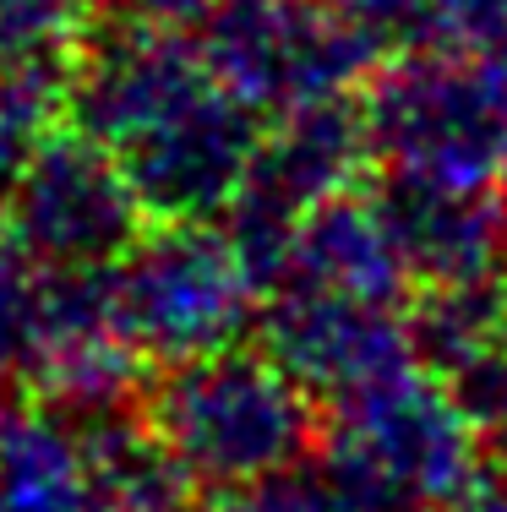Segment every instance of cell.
<instances>
[{"label": "cell", "mask_w": 507, "mask_h": 512, "mask_svg": "<svg viewBox=\"0 0 507 512\" xmlns=\"http://www.w3.org/2000/svg\"><path fill=\"white\" fill-rule=\"evenodd\" d=\"M71 126L120 158L148 224H219L262 142V115L224 88L197 39L137 22L82 44Z\"/></svg>", "instance_id": "obj_1"}, {"label": "cell", "mask_w": 507, "mask_h": 512, "mask_svg": "<svg viewBox=\"0 0 507 512\" xmlns=\"http://www.w3.org/2000/svg\"><path fill=\"white\" fill-rule=\"evenodd\" d=\"M497 202H502V224H507V175H502V186H497Z\"/></svg>", "instance_id": "obj_24"}, {"label": "cell", "mask_w": 507, "mask_h": 512, "mask_svg": "<svg viewBox=\"0 0 507 512\" xmlns=\"http://www.w3.org/2000/svg\"><path fill=\"white\" fill-rule=\"evenodd\" d=\"M409 284L415 278L382 224L377 197H360V191L333 197L300 218L279 278V289H317V295L382 300V306H398Z\"/></svg>", "instance_id": "obj_11"}, {"label": "cell", "mask_w": 507, "mask_h": 512, "mask_svg": "<svg viewBox=\"0 0 507 512\" xmlns=\"http://www.w3.org/2000/svg\"><path fill=\"white\" fill-rule=\"evenodd\" d=\"M99 0H0V77L77 66Z\"/></svg>", "instance_id": "obj_17"}, {"label": "cell", "mask_w": 507, "mask_h": 512, "mask_svg": "<svg viewBox=\"0 0 507 512\" xmlns=\"http://www.w3.org/2000/svg\"><path fill=\"white\" fill-rule=\"evenodd\" d=\"M71 120V66L0 77V202L11 197L44 142Z\"/></svg>", "instance_id": "obj_15"}, {"label": "cell", "mask_w": 507, "mask_h": 512, "mask_svg": "<svg viewBox=\"0 0 507 512\" xmlns=\"http://www.w3.org/2000/svg\"><path fill=\"white\" fill-rule=\"evenodd\" d=\"M142 360L148 355L131 344L126 316H120L115 267H71V273L44 267L39 327L22 365L39 382L44 404L77 420L126 414L142 387Z\"/></svg>", "instance_id": "obj_8"}, {"label": "cell", "mask_w": 507, "mask_h": 512, "mask_svg": "<svg viewBox=\"0 0 507 512\" xmlns=\"http://www.w3.org/2000/svg\"><path fill=\"white\" fill-rule=\"evenodd\" d=\"M442 512H507V463H486L480 480Z\"/></svg>", "instance_id": "obj_22"}, {"label": "cell", "mask_w": 507, "mask_h": 512, "mask_svg": "<svg viewBox=\"0 0 507 512\" xmlns=\"http://www.w3.org/2000/svg\"><path fill=\"white\" fill-rule=\"evenodd\" d=\"M0 213L17 229L22 246L33 251V262L50 267V273L115 267L148 224L142 197L120 169V158L99 137L77 131L71 120L44 142V153L11 186Z\"/></svg>", "instance_id": "obj_7"}, {"label": "cell", "mask_w": 507, "mask_h": 512, "mask_svg": "<svg viewBox=\"0 0 507 512\" xmlns=\"http://www.w3.org/2000/svg\"><path fill=\"white\" fill-rule=\"evenodd\" d=\"M366 131L398 180L497 191L507 175V93L486 60L415 44L366 82Z\"/></svg>", "instance_id": "obj_3"}, {"label": "cell", "mask_w": 507, "mask_h": 512, "mask_svg": "<svg viewBox=\"0 0 507 512\" xmlns=\"http://www.w3.org/2000/svg\"><path fill=\"white\" fill-rule=\"evenodd\" d=\"M131 344L159 365L219 355L257 322V278L224 224H153L115 262Z\"/></svg>", "instance_id": "obj_5"}, {"label": "cell", "mask_w": 507, "mask_h": 512, "mask_svg": "<svg viewBox=\"0 0 507 512\" xmlns=\"http://www.w3.org/2000/svg\"><path fill=\"white\" fill-rule=\"evenodd\" d=\"M0 512H104L77 414L55 404L0 414Z\"/></svg>", "instance_id": "obj_12"}, {"label": "cell", "mask_w": 507, "mask_h": 512, "mask_svg": "<svg viewBox=\"0 0 507 512\" xmlns=\"http://www.w3.org/2000/svg\"><path fill=\"white\" fill-rule=\"evenodd\" d=\"M344 28H355L371 50H415L431 39L437 0H322Z\"/></svg>", "instance_id": "obj_19"}, {"label": "cell", "mask_w": 507, "mask_h": 512, "mask_svg": "<svg viewBox=\"0 0 507 512\" xmlns=\"http://www.w3.org/2000/svg\"><path fill=\"white\" fill-rule=\"evenodd\" d=\"M120 22L137 28H169V33H191L224 6V0H110Z\"/></svg>", "instance_id": "obj_21"}, {"label": "cell", "mask_w": 507, "mask_h": 512, "mask_svg": "<svg viewBox=\"0 0 507 512\" xmlns=\"http://www.w3.org/2000/svg\"><path fill=\"white\" fill-rule=\"evenodd\" d=\"M0 414H6V393H0Z\"/></svg>", "instance_id": "obj_25"}, {"label": "cell", "mask_w": 507, "mask_h": 512, "mask_svg": "<svg viewBox=\"0 0 507 512\" xmlns=\"http://www.w3.org/2000/svg\"><path fill=\"white\" fill-rule=\"evenodd\" d=\"M507 39V0H437L431 39L458 55H486L491 44Z\"/></svg>", "instance_id": "obj_20"}, {"label": "cell", "mask_w": 507, "mask_h": 512, "mask_svg": "<svg viewBox=\"0 0 507 512\" xmlns=\"http://www.w3.org/2000/svg\"><path fill=\"white\" fill-rule=\"evenodd\" d=\"M475 60H486V71L497 77V88L507 93V39H502V44H491V50H486V55H475Z\"/></svg>", "instance_id": "obj_23"}, {"label": "cell", "mask_w": 507, "mask_h": 512, "mask_svg": "<svg viewBox=\"0 0 507 512\" xmlns=\"http://www.w3.org/2000/svg\"><path fill=\"white\" fill-rule=\"evenodd\" d=\"M197 44L224 88L262 120L349 99L377 66V50L322 0H224L197 28Z\"/></svg>", "instance_id": "obj_6"}, {"label": "cell", "mask_w": 507, "mask_h": 512, "mask_svg": "<svg viewBox=\"0 0 507 512\" xmlns=\"http://www.w3.org/2000/svg\"><path fill=\"white\" fill-rule=\"evenodd\" d=\"M409 333H415V360L437 376L469 365L475 355L497 349L507 338V289L502 278H475V284H426L409 306Z\"/></svg>", "instance_id": "obj_14"}, {"label": "cell", "mask_w": 507, "mask_h": 512, "mask_svg": "<svg viewBox=\"0 0 507 512\" xmlns=\"http://www.w3.org/2000/svg\"><path fill=\"white\" fill-rule=\"evenodd\" d=\"M262 349L311 398H349L355 387L415 365L409 311L382 300H344L317 289H273L257 316Z\"/></svg>", "instance_id": "obj_9"}, {"label": "cell", "mask_w": 507, "mask_h": 512, "mask_svg": "<svg viewBox=\"0 0 507 512\" xmlns=\"http://www.w3.org/2000/svg\"><path fill=\"white\" fill-rule=\"evenodd\" d=\"M88 480L104 512H197L202 480L175 458V447L142 414L82 420Z\"/></svg>", "instance_id": "obj_13"}, {"label": "cell", "mask_w": 507, "mask_h": 512, "mask_svg": "<svg viewBox=\"0 0 507 512\" xmlns=\"http://www.w3.org/2000/svg\"><path fill=\"white\" fill-rule=\"evenodd\" d=\"M322 458L404 512H442L480 480L486 442L453 398L448 376L415 360L349 398H333L322 420Z\"/></svg>", "instance_id": "obj_4"}, {"label": "cell", "mask_w": 507, "mask_h": 512, "mask_svg": "<svg viewBox=\"0 0 507 512\" xmlns=\"http://www.w3.org/2000/svg\"><path fill=\"white\" fill-rule=\"evenodd\" d=\"M142 420L175 447L202 491H240L251 480L306 463L317 442L311 393L268 349H219L164 365L142 398Z\"/></svg>", "instance_id": "obj_2"}, {"label": "cell", "mask_w": 507, "mask_h": 512, "mask_svg": "<svg viewBox=\"0 0 507 512\" xmlns=\"http://www.w3.org/2000/svg\"><path fill=\"white\" fill-rule=\"evenodd\" d=\"M377 213L404 256L415 289L426 284H475L502 278L507 224L497 191L475 186H431V180L388 175L377 186Z\"/></svg>", "instance_id": "obj_10"}, {"label": "cell", "mask_w": 507, "mask_h": 512, "mask_svg": "<svg viewBox=\"0 0 507 512\" xmlns=\"http://www.w3.org/2000/svg\"><path fill=\"white\" fill-rule=\"evenodd\" d=\"M39 300H44V267L33 251L17 240V229L0 213V371H22L39 327Z\"/></svg>", "instance_id": "obj_18"}, {"label": "cell", "mask_w": 507, "mask_h": 512, "mask_svg": "<svg viewBox=\"0 0 507 512\" xmlns=\"http://www.w3.org/2000/svg\"><path fill=\"white\" fill-rule=\"evenodd\" d=\"M213 512H404L366 480L338 469L333 458L322 463H289V469L251 480L240 491H224Z\"/></svg>", "instance_id": "obj_16"}]
</instances>
